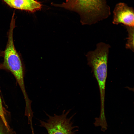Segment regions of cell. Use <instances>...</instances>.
Returning a JSON list of instances; mask_svg holds the SVG:
<instances>
[{
    "label": "cell",
    "mask_w": 134,
    "mask_h": 134,
    "mask_svg": "<svg viewBox=\"0 0 134 134\" xmlns=\"http://www.w3.org/2000/svg\"><path fill=\"white\" fill-rule=\"evenodd\" d=\"M110 45L100 42L96 45V48L88 51L86 56L88 64L92 69L98 83L100 100V114H105L104 99L106 81L107 73V63Z\"/></svg>",
    "instance_id": "7a4b0ae2"
},
{
    "label": "cell",
    "mask_w": 134,
    "mask_h": 134,
    "mask_svg": "<svg viewBox=\"0 0 134 134\" xmlns=\"http://www.w3.org/2000/svg\"><path fill=\"white\" fill-rule=\"evenodd\" d=\"M126 29L128 33L127 41L125 45L126 49H129L133 52L134 51V27L124 26Z\"/></svg>",
    "instance_id": "52a82bcc"
},
{
    "label": "cell",
    "mask_w": 134,
    "mask_h": 134,
    "mask_svg": "<svg viewBox=\"0 0 134 134\" xmlns=\"http://www.w3.org/2000/svg\"><path fill=\"white\" fill-rule=\"evenodd\" d=\"M0 134H16V132L6 125L0 116Z\"/></svg>",
    "instance_id": "ba28073f"
},
{
    "label": "cell",
    "mask_w": 134,
    "mask_h": 134,
    "mask_svg": "<svg viewBox=\"0 0 134 134\" xmlns=\"http://www.w3.org/2000/svg\"></svg>",
    "instance_id": "30bf717a"
},
{
    "label": "cell",
    "mask_w": 134,
    "mask_h": 134,
    "mask_svg": "<svg viewBox=\"0 0 134 134\" xmlns=\"http://www.w3.org/2000/svg\"><path fill=\"white\" fill-rule=\"evenodd\" d=\"M0 116L6 125H8L5 117V112L2 105L1 98L0 95Z\"/></svg>",
    "instance_id": "9c48e42d"
},
{
    "label": "cell",
    "mask_w": 134,
    "mask_h": 134,
    "mask_svg": "<svg viewBox=\"0 0 134 134\" xmlns=\"http://www.w3.org/2000/svg\"><path fill=\"white\" fill-rule=\"evenodd\" d=\"M15 21L11 20L8 34V40L5 49L3 52L2 66L9 70L15 77L17 83L20 84L24 81L22 63L15 47L13 40V32Z\"/></svg>",
    "instance_id": "3957f363"
},
{
    "label": "cell",
    "mask_w": 134,
    "mask_h": 134,
    "mask_svg": "<svg viewBox=\"0 0 134 134\" xmlns=\"http://www.w3.org/2000/svg\"><path fill=\"white\" fill-rule=\"evenodd\" d=\"M53 5L77 12L83 25L95 24L111 14L106 0H68L62 4Z\"/></svg>",
    "instance_id": "6da1fadb"
},
{
    "label": "cell",
    "mask_w": 134,
    "mask_h": 134,
    "mask_svg": "<svg viewBox=\"0 0 134 134\" xmlns=\"http://www.w3.org/2000/svg\"><path fill=\"white\" fill-rule=\"evenodd\" d=\"M8 5L16 9L34 12L40 9L41 5L35 0H3Z\"/></svg>",
    "instance_id": "8992f818"
},
{
    "label": "cell",
    "mask_w": 134,
    "mask_h": 134,
    "mask_svg": "<svg viewBox=\"0 0 134 134\" xmlns=\"http://www.w3.org/2000/svg\"><path fill=\"white\" fill-rule=\"evenodd\" d=\"M71 109L65 112L64 110L60 115L54 114L50 116L46 113L48 117L45 121L40 120V125L45 128L48 134H75L78 127L74 126L72 120L73 115L68 117L67 115Z\"/></svg>",
    "instance_id": "277c9868"
},
{
    "label": "cell",
    "mask_w": 134,
    "mask_h": 134,
    "mask_svg": "<svg viewBox=\"0 0 134 134\" xmlns=\"http://www.w3.org/2000/svg\"></svg>",
    "instance_id": "8fae6325"
},
{
    "label": "cell",
    "mask_w": 134,
    "mask_h": 134,
    "mask_svg": "<svg viewBox=\"0 0 134 134\" xmlns=\"http://www.w3.org/2000/svg\"><path fill=\"white\" fill-rule=\"evenodd\" d=\"M112 23L114 24H122L124 26L134 27L133 8L124 3L117 4L113 11Z\"/></svg>",
    "instance_id": "5b68a950"
}]
</instances>
